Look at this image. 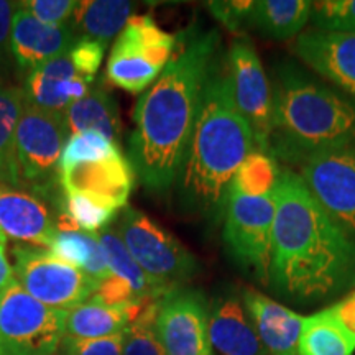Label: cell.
I'll list each match as a JSON object with an SVG mask.
<instances>
[{
    "label": "cell",
    "mask_w": 355,
    "mask_h": 355,
    "mask_svg": "<svg viewBox=\"0 0 355 355\" xmlns=\"http://www.w3.org/2000/svg\"><path fill=\"white\" fill-rule=\"evenodd\" d=\"M133 12V3L125 0H91L79 2L69 20L78 40H92L107 46L125 28Z\"/></svg>",
    "instance_id": "obj_22"
},
{
    "label": "cell",
    "mask_w": 355,
    "mask_h": 355,
    "mask_svg": "<svg viewBox=\"0 0 355 355\" xmlns=\"http://www.w3.org/2000/svg\"><path fill=\"white\" fill-rule=\"evenodd\" d=\"M105 48L107 46L92 42V40H78L68 53L79 73L89 81H94L96 74L99 73L102 60H104Z\"/></svg>",
    "instance_id": "obj_37"
},
{
    "label": "cell",
    "mask_w": 355,
    "mask_h": 355,
    "mask_svg": "<svg viewBox=\"0 0 355 355\" xmlns=\"http://www.w3.org/2000/svg\"><path fill=\"white\" fill-rule=\"evenodd\" d=\"M268 155L304 166L321 155L355 144V99L295 63L273 68Z\"/></svg>",
    "instance_id": "obj_4"
},
{
    "label": "cell",
    "mask_w": 355,
    "mask_h": 355,
    "mask_svg": "<svg viewBox=\"0 0 355 355\" xmlns=\"http://www.w3.org/2000/svg\"><path fill=\"white\" fill-rule=\"evenodd\" d=\"M12 257L15 282L48 308L68 311L97 291L96 283L81 270L53 257L46 248L19 243L12 248Z\"/></svg>",
    "instance_id": "obj_10"
},
{
    "label": "cell",
    "mask_w": 355,
    "mask_h": 355,
    "mask_svg": "<svg viewBox=\"0 0 355 355\" xmlns=\"http://www.w3.org/2000/svg\"><path fill=\"white\" fill-rule=\"evenodd\" d=\"M355 337L344 329L331 309L304 318L298 355H352Z\"/></svg>",
    "instance_id": "obj_26"
},
{
    "label": "cell",
    "mask_w": 355,
    "mask_h": 355,
    "mask_svg": "<svg viewBox=\"0 0 355 355\" xmlns=\"http://www.w3.org/2000/svg\"><path fill=\"white\" fill-rule=\"evenodd\" d=\"M311 21L319 32L355 35V0L313 2Z\"/></svg>",
    "instance_id": "obj_33"
},
{
    "label": "cell",
    "mask_w": 355,
    "mask_h": 355,
    "mask_svg": "<svg viewBox=\"0 0 355 355\" xmlns=\"http://www.w3.org/2000/svg\"><path fill=\"white\" fill-rule=\"evenodd\" d=\"M275 189L265 196H245L229 189L224 209L225 250L235 265L268 286L272 261Z\"/></svg>",
    "instance_id": "obj_7"
},
{
    "label": "cell",
    "mask_w": 355,
    "mask_h": 355,
    "mask_svg": "<svg viewBox=\"0 0 355 355\" xmlns=\"http://www.w3.org/2000/svg\"><path fill=\"white\" fill-rule=\"evenodd\" d=\"M61 211L66 212L71 219L79 225V229L86 232L99 234L107 229L109 222L117 216V209L102 204L96 199L84 196V194H63L61 196Z\"/></svg>",
    "instance_id": "obj_32"
},
{
    "label": "cell",
    "mask_w": 355,
    "mask_h": 355,
    "mask_svg": "<svg viewBox=\"0 0 355 355\" xmlns=\"http://www.w3.org/2000/svg\"><path fill=\"white\" fill-rule=\"evenodd\" d=\"M0 232L21 245L50 250L56 241V217L46 201L0 184Z\"/></svg>",
    "instance_id": "obj_16"
},
{
    "label": "cell",
    "mask_w": 355,
    "mask_h": 355,
    "mask_svg": "<svg viewBox=\"0 0 355 355\" xmlns=\"http://www.w3.org/2000/svg\"><path fill=\"white\" fill-rule=\"evenodd\" d=\"M17 3L43 24L60 26L69 24L79 2L76 0H25V2Z\"/></svg>",
    "instance_id": "obj_34"
},
{
    "label": "cell",
    "mask_w": 355,
    "mask_h": 355,
    "mask_svg": "<svg viewBox=\"0 0 355 355\" xmlns=\"http://www.w3.org/2000/svg\"><path fill=\"white\" fill-rule=\"evenodd\" d=\"M242 303L270 355H298V343L306 316L277 303L254 288L243 290Z\"/></svg>",
    "instance_id": "obj_20"
},
{
    "label": "cell",
    "mask_w": 355,
    "mask_h": 355,
    "mask_svg": "<svg viewBox=\"0 0 355 355\" xmlns=\"http://www.w3.org/2000/svg\"><path fill=\"white\" fill-rule=\"evenodd\" d=\"M209 12L230 32H241L243 26L250 24L254 10V0H217L207 3Z\"/></svg>",
    "instance_id": "obj_36"
},
{
    "label": "cell",
    "mask_w": 355,
    "mask_h": 355,
    "mask_svg": "<svg viewBox=\"0 0 355 355\" xmlns=\"http://www.w3.org/2000/svg\"><path fill=\"white\" fill-rule=\"evenodd\" d=\"M17 12V2L0 0V66L12 58V26Z\"/></svg>",
    "instance_id": "obj_38"
},
{
    "label": "cell",
    "mask_w": 355,
    "mask_h": 355,
    "mask_svg": "<svg viewBox=\"0 0 355 355\" xmlns=\"http://www.w3.org/2000/svg\"><path fill=\"white\" fill-rule=\"evenodd\" d=\"M255 150L254 133L234 102L229 69L216 61L176 180L181 207L211 220L224 216L235 173Z\"/></svg>",
    "instance_id": "obj_3"
},
{
    "label": "cell",
    "mask_w": 355,
    "mask_h": 355,
    "mask_svg": "<svg viewBox=\"0 0 355 355\" xmlns=\"http://www.w3.org/2000/svg\"><path fill=\"white\" fill-rule=\"evenodd\" d=\"M101 245L104 248L110 273L115 277L125 279L141 303H152L165 296L159 288L152 282V278L140 268L139 263L132 259L128 250L123 245L122 239L114 229H104L99 232Z\"/></svg>",
    "instance_id": "obj_28"
},
{
    "label": "cell",
    "mask_w": 355,
    "mask_h": 355,
    "mask_svg": "<svg viewBox=\"0 0 355 355\" xmlns=\"http://www.w3.org/2000/svg\"><path fill=\"white\" fill-rule=\"evenodd\" d=\"M295 51L319 78L355 99V35L309 30L296 40Z\"/></svg>",
    "instance_id": "obj_15"
},
{
    "label": "cell",
    "mask_w": 355,
    "mask_h": 355,
    "mask_svg": "<svg viewBox=\"0 0 355 355\" xmlns=\"http://www.w3.org/2000/svg\"><path fill=\"white\" fill-rule=\"evenodd\" d=\"M175 46V35L159 28L152 17L133 15L112 44L107 79L130 94L145 92L170 63Z\"/></svg>",
    "instance_id": "obj_8"
},
{
    "label": "cell",
    "mask_w": 355,
    "mask_h": 355,
    "mask_svg": "<svg viewBox=\"0 0 355 355\" xmlns=\"http://www.w3.org/2000/svg\"><path fill=\"white\" fill-rule=\"evenodd\" d=\"M117 153H121V146L117 141L107 139L101 132L87 130L73 133L66 140L63 153H61L60 171L81 165V163L99 162Z\"/></svg>",
    "instance_id": "obj_30"
},
{
    "label": "cell",
    "mask_w": 355,
    "mask_h": 355,
    "mask_svg": "<svg viewBox=\"0 0 355 355\" xmlns=\"http://www.w3.org/2000/svg\"><path fill=\"white\" fill-rule=\"evenodd\" d=\"M301 180L355 245V144L301 166Z\"/></svg>",
    "instance_id": "obj_11"
},
{
    "label": "cell",
    "mask_w": 355,
    "mask_h": 355,
    "mask_svg": "<svg viewBox=\"0 0 355 355\" xmlns=\"http://www.w3.org/2000/svg\"><path fill=\"white\" fill-rule=\"evenodd\" d=\"M227 69L234 102L254 133L259 152L268 153L272 132V86L260 63L255 46L248 40H237L229 50Z\"/></svg>",
    "instance_id": "obj_12"
},
{
    "label": "cell",
    "mask_w": 355,
    "mask_h": 355,
    "mask_svg": "<svg viewBox=\"0 0 355 355\" xmlns=\"http://www.w3.org/2000/svg\"><path fill=\"white\" fill-rule=\"evenodd\" d=\"M329 309L337 321L343 324L344 329L355 337V293L352 296H349V298L331 306Z\"/></svg>",
    "instance_id": "obj_39"
},
{
    "label": "cell",
    "mask_w": 355,
    "mask_h": 355,
    "mask_svg": "<svg viewBox=\"0 0 355 355\" xmlns=\"http://www.w3.org/2000/svg\"><path fill=\"white\" fill-rule=\"evenodd\" d=\"M311 10L309 0H257L248 26L265 38L288 40L304 28Z\"/></svg>",
    "instance_id": "obj_24"
},
{
    "label": "cell",
    "mask_w": 355,
    "mask_h": 355,
    "mask_svg": "<svg viewBox=\"0 0 355 355\" xmlns=\"http://www.w3.org/2000/svg\"><path fill=\"white\" fill-rule=\"evenodd\" d=\"M158 303L159 300L146 304L139 318L127 327L122 355H165L157 332Z\"/></svg>",
    "instance_id": "obj_31"
},
{
    "label": "cell",
    "mask_w": 355,
    "mask_h": 355,
    "mask_svg": "<svg viewBox=\"0 0 355 355\" xmlns=\"http://www.w3.org/2000/svg\"><path fill=\"white\" fill-rule=\"evenodd\" d=\"M157 332L165 355L209 354V304L202 293L178 288L163 296Z\"/></svg>",
    "instance_id": "obj_13"
},
{
    "label": "cell",
    "mask_w": 355,
    "mask_h": 355,
    "mask_svg": "<svg viewBox=\"0 0 355 355\" xmlns=\"http://www.w3.org/2000/svg\"><path fill=\"white\" fill-rule=\"evenodd\" d=\"M69 130L64 114L35 107L28 99L17 127L15 159L20 189L50 201L60 188V159Z\"/></svg>",
    "instance_id": "obj_5"
},
{
    "label": "cell",
    "mask_w": 355,
    "mask_h": 355,
    "mask_svg": "<svg viewBox=\"0 0 355 355\" xmlns=\"http://www.w3.org/2000/svg\"><path fill=\"white\" fill-rule=\"evenodd\" d=\"M55 355H60V354H55Z\"/></svg>",
    "instance_id": "obj_43"
},
{
    "label": "cell",
    "mask_w": 355,
    "mask_h": 355,
    "mask_svg": "<svg viewBox=\"0 0 355 355\" xmlns=\"http://www.w3.org/2000/svg\"><path fill=\"white\" fill-rule=\"evenodd\" d=\"M209 343L222 355H270L247 314L242 296L232 291L212 300Z\"/></svg>",
    "instance_id": "obj_19"
},
{
    "label": "cell",
    "mask_w": 355,
    "mask_h": 355,
    "mask_svg": "<svg viewBox=\"0 0 355 355\" xmlns=\"http://www.w3.org/2000/svg\"><path fill=\"white\" fill-rule=\"evenodd\" d=\"M78 38L68 25H46L19 7L12 26V58L21 73L28 76L48 61L64 55Z\"/></svg>",
    "instance_id": "obj_17"
},
{
    "label": "cell",
    "mask_w": 355,
    "mask_h": 355,
    "mask_svg": "<svg viewBox=\"0 0 355 355\" xmlns=\"http://www.w3.org/2000/svg\"><path fill=\"white\" fill-rule=\"evenodd\" d=\"M123 334L104 337V339H71L63 337L58 354L60 355H122Z\"/></svg>",
    "instance_id": "obj_35"
},
{
    "label": "cell",
    "mask_w": 355,
    "mask_h": 355,
    "mask_svg": "<svg viewBox=\"0 0 355 355\" xmlns=\"http://www.w3.org/2000/svg\"><path fill=\"white\" fill-rule=\"evenodd\" d=\"M66 311L40 303L13 279L0 295V344L7 355H55Z\"/></svg>",
    "instance_id": "obj_9"
},
{
    "label": "cell",
    "mask_w": 355,
    "mask_h": 355,
    "mask_svg": "<svg viewBox=\"0 0 355 355\" xmlns=\"http://www.w3.org/2000/svg\"><path fill=\"white\" fill-rule=\"evenodd\" d=\"M114 230L132 259L165 295L183 288L181 285L198 273L196 257L135 207L123 209Z\"/></svg>",
    "instance_id": "obj_6"
},
{
    "label": "cell",
    "mask_w": 355,
    "mask_h": 355,
    "mask_svg": "<svg viewBox=\"0 0 355 355\" xmlns=\"http://www.w3.org/2000/svg\"><path fill=\"white\" fill-rule=\"evenodd\" d=\"M206 355H212V354H211V352H209V354H206Z\"/></svg>",
    "instance_id": "obj_42"
},
{
    "label": "cell",
    "mask_w": 355,
    "mask_h": 355,
    "mask_svg": "<svg viewBox=\"0 0 355 355\" xmlns=\"http://www.w3.org/2000/svg\"><path fill=\"white\" fill-rule=\"evenodd\" d=\"M0 355H7L6 350H3V347H2V344H0Z\"/></svg>",
    "instance_id": "obj_41"
},
{
    "label": "cell",
    "mask_w": 355,
    "mask_h": 355,
    "mask_svg": "<svg viewBox=\"0 0 355 355\" xmlns=\"http://www.w3.org/2000/svg\"><path fill=\"white\" fill-rule=\"evenodd\" d=\"M50 254L71 266H76L97 286L110 277V268L104 248L101 245L99 234L86 232V230L58 232Z\"/></svg>",
    "instance_id": "obj_25"
},
{
    "label": "cell",
    "mask_w": 355,
    "mask_h": 355,
    "mask_svg": "<svg viewBox=\"0 0 355 355\" xmlns=\"http://www.w3.org/2000/svg\"><path fill=\"white\" fill-rule=\"evenodd\" d=\"M64 119L69 135L96 130L117 144L121 139L122 122L119 105L102 84H94L83 99L74 102L64 112Z\"/></svg>",
    "instance_id": "obj_23"
},
{
    "label": "cell",
    "mask_w": 355,
    "mask_h": 355,
    "mask_svg": "<svg viewBox=\"0 0 355 355\" xmlns=\"http://www.w3.org/2000/svg\"><path fill=\"white\" fill-rule=\"evenodd\" d=\"M135 171L122 152L99 162L81 163L60 171L63 194H84L121 211L127 207Z\"/></svg>",
    "instance_id": "obj_14"
},
{
    "label": "cell",
    "mask_w": 355,
    "mask_h": 355,
    "mask_svg": "<svg viewBox=\"0 0 355 355\" xmlns=\"http://www.w3.org/2000/svg\"><path fill=\"white\" fill-rule=\"evenodd\" d=\"M148 304V303H146ZM145 303L109 306L89 300L66 311L64 337L71 339H104L127 331L139 318Z\"/></svg>",
    "instance_id": "obj_21"
},
{
    "label": "cell",
    "mask_w": 355,
    "mask_h": 355,
    "mask_svg": "<svg viewBox=\"0 0 355 355\" xmlns=\"http://www.w3.org/2000/svg\"><path fill=\"white\" fill-rule=\"evenodd\" d=\"M279 171L277 159L268 153L252 152L235 173L230 189L245 196H265L275 189L278 183Z\"/></svg>",
    "instance_id": "obj_29"
},
{
    "label": "cell",
    "mask_w": 355,
    "mask_h": 355,
    "mask_svg": "<svg viewBox=\"0 0 355 355\" xmlns=\"http://www.w3.org/2000/svg\"><path fill=\"white\" fill-rule=\"evenodd\" d=\"M94 81L79 73L69 53L48 61L26 76L25 94L30 104L48 112L64 114L91 91Z\"/></svg>",
    "instance_id": "obj_18"
},
{
    "label": "cell",
    "mask_w": 355,
    "mask_h": 355,
    "mask_svg": "<svg viewBox=\"0 0 355 355\" xmlns=\"http://www.w3.org/2000/svg\"><path fill=\"white\" fill-rule=\"evenodd\" d=\"M8 239L0 232V295L12 285L13 279V265L8 260V250H7Z\"/></svg>",
    "instance_id": "obj_40"
},
{
    "label": "cell",
    "mask_w": 355,
    "mask_h": 355,
    "mask_svg": "<svg viewBox=\"0 0 355 355\" xmlns=\"http://www.w3.org/2000/svg\"><path fill=\"white\" fill-rule=\"evenodd\" d=\"M219 46L216 30L176 37L170 63L137 101L128 159L152 193H166L176 184Z\"/></svg>",
    "instance_id": "obj_1"
},
{
    "label": "cell",
    "mask_w": 355,
    "mask_h": 355,
    "mask_svg": "<svg viewBox=\"0 0 355 355\" xmlns=\"http://www.w3.org/2000/svg\"><path fill=\"white\" fill-rule=\"evenodd\" d=\"M25 101L24 87L0 86V184L12 189H20L15 140Z\"/></svg>",
    "instance_id": "obj_27"
},
{
    "label": "cell",
    "mask_w": 355,
    "mask_h": 355,
    "mask_svg": "<svg viewBox=\"0 0 355 355\" xmlns=\"http://www.w3.org/2000/svg\"><path fill=\"white\" fill-rule=\"evenodd\" d=\"M268 286L296 304L329 300L355 285V245L314 199L300 173L282 168L275 186Z\"/></svg>",
    "instance_id": "obj_2"
}]
</instances>
